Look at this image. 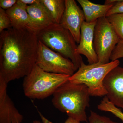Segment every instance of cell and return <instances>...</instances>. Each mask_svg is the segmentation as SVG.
Returning a JSON list of instances; mask_svg holds the SVG:
<instances>
[{
  "label": "cell",
  "mask_w": 123,
  "mask_h": 123,
  "mask_svg": "<svg viewBox=\"0 0 123 123\" xmlns=\"http://www.w3.org/2000/svg\"><path fill=\"white\" fill-rule=\"evenodd\" d=\"M27 6L18 0L16 4L11 8L6 10V12L11 21L12 28L27 29L37 32L27 11Z\"/></svg>",
  "instance_id": "cell-12"
},
{
  "label": "cell",
  "mask_w": 123,
  "mask_h": 123,
  "mask_svg": "<svg viewBox=\"0 0 123 123\" xmlns=\"http://www.w3.org/2000/svg\"><path fill=\"white\" fill-rule=\"evenodd\" d=\"M98 110L112 113L123 122V112L120 108L111 102L106 96H105L98 105Z\"/></svg>",
  "instance_id": "cell-16"
},
{
  "label": "cell",
  "mask_w": 123,
  "mask_h": 123,
  "mask_svg": "<svg viewBox=\"0 0 123 123\" xmlns=\"http://www.w3.org/2000/svg\"><path fill=\"white\" fill-rule=\"evenodd\" d=\"M12 28L11 21L6 10L0 8V33L5 29Z\"/></svg>",
  "instance_id": "cell-19"
},
{
  "label": "cell",
  "mask_w": 123,
  "mask_h": 123,
  "mask_svg": "<svg viewBox=\"0 0 123 123\" xmlns=\"http://www.w3.org/2000/svg\"><path fill=\"white\" fill-rule=\"evenodd\" d=\"M19 1L26 5L30 6L38 3L40 0H19Z\"/></svg>",
  "instance_id": "cell-24"
},
{
  "label": "cell",
  "mask_w": 123,
  "mask_h": 123,
  "mask_svg": "<svg viewBox=\"0 0 123 123\" xmlns=\"http://www.w3.org/2000/svg\"><path fill=\"white\" fill-rule=\"evenodd\" d=\"M17 2L18 0H0V8L7 10L12 8Z\"/></svg>",
  "instance_id": "cell-22"
},
{
  "label": "cell",
  "mask_w": 123,
  "mask_h": 123,
  "mask_svg": "<svg viewBox=\"0 0 123 123\" xmlns=\"http://www.w3.org/2000/svg\"><path fill=\"white\" fill-rule=\"evenodd\" d=\"M123 57V40H120L112 52L110 60L114 61Z\"/></svg>",
  "instance_id": "cell-20"
},
{
  "label": "cell",
  "mask_w": 123,
  "mask_h": 123,
  "mask_svg": "<svg viewBox=\"0 0 123 123\" xmlns=\"http://www.w3.org/2000/svg\"><path fill=\"white\" fill-rule=\"evenodd\" d=\"M120 41L106 17L97 20L94 34V47L98 63L110 62V58L116 46Z\"/></svg>",
  "instance_id": "cell-6"
},
{
  "label": "cell",
  "mask_w": 123,
  "mask_h": 123,
  "mask_svg": "<svg viewBox=\"0 0 123 123\" xmlns=\"http://www.w3.org/2000/svg\"><path fill=\"white\" fill-rule=\"evenodd\" d=\"M106 17L120 40H123V13L115 14Z\"/></svg>",
  "instance_id": "cell-17"
},
{
  "label": "cell",
  "mask_w": 123,
  "mask_h": 123,
  "mask_svg": "<svg viewBox=\"0 0 123 123\" xmlns=\"http://www.w3.org/2000/svg\"><path fill=\"white\" fill-rule=\"evenodd\" d=\"M8 84L0 78V123H21L23 116L14 105L7 92Z\"/></svg>",
  "instance_id": "cell-10"
},
{
  "label": "cell",
  "mask_w": 123,
  "mask_h": 123,
  "mask_svg": "<svg viewBox=\"0 0 123 123\" xmlns=\"http://www.w3.org/2000/svg\"><path fill=\"white\" fill-rule=\"evenodd\" d=\"M90 96L86 86L68 80L56 91L52 102L56 109L68 117L80 122L87 121L86 110L89 106Z\"/></svg>",
  "instance_id": "cell-2"
},
{
  "label": "cell",
  "mask_w": 123,
  "mask_h": 123,
  "mask_svg": "<svg viewBox=\"0 0 123 123\" xmlns=\"http://www.w3.org/2000/svg\"><path fill=\"white\" fill-rule=\"evenodd\" d=\"M39 113L40 116L42 119V122L43 123H54L49 121L47 119L45 118L40 112H39ZM80 121L76 120L75 119L71 117H68L65 121V123H80Z\"/></svg>",
  "instance_id": "cell-23"
},
{
  "label": "cell",
  "mask_w": 123,
  "mask_h": 123,
  "mask_svg": "<svg viewBox=\"0 0 123 123\" xmlns=\"http://www.w3.org/2000/svg\"><path fill=\"white\" fill-rule=\"evenodd\" d=\"M65 7L61 25L68 30L77 43L80 41L81 28L85 21L84 11L74 0H65Z\"/></svg>",
  "instance_id": "cell-8"
},
{
  "label": "cell",
  "mask_w": 123,
  "mask_h": 123,
  "mask_svg": "<svg viewBox=\"0 0 123 123\" xmlns=\"http://www.w3.org/2000/svg\"><path fill=\"white\" fill-rule=\"evenodd\" d=\"M117 13H123V0H116L113 6L108 12L106 17Z\"/></svg>",
  "instance_id": "cell-21"
},
{
  "label": "cell",
  "mask_w": 123,
  "mask_h": 123,
  "mask_svg": "<svg viewBox=\"0 0 123 123\" xmlns=\"http://www.w3.org/2000/svg\"><path fill=\"white\" fill-rule=\"evenodd\" d=\"M36 64L47 72L70 76L77 70L70 60L52 50L40 41Z\"/></svg>",
  "instance_id": "cell-7"
},
{
  "label": "cell",
  "mask_w": 123,
  "mask_h": 123,
  "mask_svg": "<svg viewBox=\"0 0 123 123\" xmlns=\"http://www.w3.org/2000/svg\"><path fill=\"white\" fill-rule=\"evenodd\" d=\"M87 123H118L112 121L110 118L100 115L96 112L91 111Z\"/></svg>",
  "instance_id": "cell-18"
},
{
  "label": "cell",
  "mask_w": 123,
  "mask_h": 123,
  "mask_svg": "<svg viewBox=\"0 0 123 123\" xmlns=\"http://www.w3.org/2000/svg\"><path fill=\"white\" fill-rule=\"evenodd\" d=\"M39 41L70 60L77 70L84 62L77 52V43L70 31L60 24L52 23L37 33Z\"/></svg>",
  "instance_id": "cell-3"
},
{
  "label": "cell",
  "mask_w": 123,
  "mask_h": 123,
  "mask_svg": "<svg viewBox=\"0 0 123 123\" xmlns=\"http://www.w3.org/2000/svg\"><path fill=\"white\" fill-rule=\"evenodd\" d=\"M33 123H41V122L38 120H34L33 121Z\"/></svg>",
  "instance_id": "cell-25"
},
{
  "label": "cell",
  "mask_w": 123,
  "mask_h": 123,
  "mask_svg": "<svg viewBox=\"0 0 123 123\" xmlns=\"http://www.w3.org/2000/svg\"><path fill=\"white\" fill-rule=\"evenodd\" d=\"M103 85L109 101L123 109V68L118 66L111 70L104 78Z\"/></svg>",
  "instance_id": "cell-9"
},
{
  "label": "cell",
  "mask_w": 123,
  "mask_h": 123,
  "mask_svg": "<svg viewBox=\"0 0 123 123\" xmlns=\"http://www.w3.org/2000/svg\"><path fill=\"white\" fill-rule=\"evenodd\" d=\"M53 23L60 24L65 7V0H40Z\"/></svg>",
  "instance_id": "cell-15"
},
{
  "label": "cell",
  "mask_w": 123,
  "mask_h": 123,
  "mask_svg": "<svg viewBox=\"0 0 123 123\" xmlns=\"http://www.w3.org/2000/svg\"><path fill=\"white\" fill-rule=\"evenodd\" d=\"M26 10L37 32L53 23L50 16L40 1L27 6Z\"/></svg>",
  "instance_id": "cell-13"
},
{
  "label": "cell",
  "mask_w": 123,
  "mask_h": 123,
  "mask_svg": "<svg viewBox=\"0 0 123 123\" xmlns=\"http://www.w3.org/2000/svg\"><path fill=\"white\" fill-rule=\"evenodd\" d=\"M97 21L82 23L81 28L80 41L77 45V52L79 55H83L87 59L89 64L98 62V56L94 47V34Z\"/></svg>",
  "instance_id": "cell-11"
},
{
  "label": "cell",
  "mask_w": 123,
  "mask_h": 123,
  "mask_svg": "<svg viewBox=\"0 0 123 123\" xmlns=\"http://www.w3.org/2000/svg\"><path fill=\"white\" fill-rule=\"evenodd\" d=\"M120 63L119 60L105 64L98 62L86 65L84 62L68 80L74 84L86 86L90 96H106L107 93L104 86V80L111 70L119 65Z\"/></svg>",
  "instance_id": "cell-5"
},
{
  "label": "cell",
  "mask_w": 123,
  "mask_h": 123,
  "mask_svg": "<svg viewBox=\"0 0 123 123\" xmlns=\"http://www.w3.org/2000/svg\"><path fill=\"white\" fill-rule=\"evenodd\" d=\"M70 77L47 72L35 64L31 73L23 79L24 94L31 99H45L53 95L61 86L68 80Z\"/></svg>",
  "instance_id": "cell-4"
},
{
  "label": "cell",
  "mask_w": 123,
  "mask_h": 123,
  "mask_svg": "<svg viewBox=\"0 0 123 123\" xmlns=\"http://www.w3.org/2000/svg\"><path fill=\"white\" fill-rule=\"evenodd\" d=\"M37 32L10 28L0 35V78L10 82L29 75L36 64L38 44Z\"/></svg>",
  "instance_id": "cell-1"
},
{
  "label": "cell",
  "mask_w": 123,
  "mask_h": 123,
  "mask_svg": "<svg viewBox=\"0 0 123 123\" xmlns=\"http://www.w3.org/2000/svg\"><path fill=\"white\" fill-rule=\"evenodd\" d=\"M84 11L85 21L92 23L101 18L106 17L107 14L113 6L112 4H95L88 0H77Z\"/></svg>",
  "instance_id": "cell-14"
}]
</instances>
